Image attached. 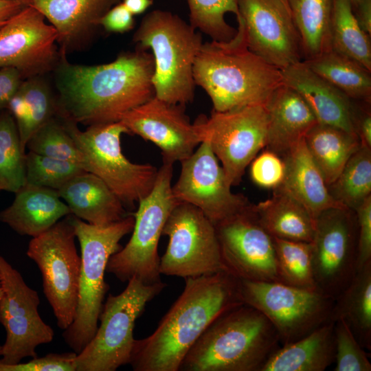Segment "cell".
Here are the masks:
<instances>
[{
    "label": "cell",
    "mask_w": 371,
    "mask_h": 371,
    "mask_svg": "<svg viewBox=\"0 0 371 371\" xmlns=\"http://www.w3.org/2000/svg\"><path fill=\"white\" fill-rule=\"evenodd\" d=\"M66 55L60 51L54 70L56 115L77 124L119 122L126 113L155 96L154 59L146 50L137 48L111 63L91 66L73 64Z\"/></svg>",
    "instance_id": "cell-1"
},
{
    "label": "cell",
    "mask_w": 371,
    "mask_h": 371,
    "mask_svg": "<svg viewBox=\"0 0 371 371\" xmlns=\"http://www.w3.org/2000/svg\"><path fill=\"white\" fill-rule=\"evenodd\" d=\"M238 278L229 272L185 278L184 289L148 337L135 339L129 364L135 371H179L208 326L243 304Z\"/></svg>",
    "instance_id": "cell-2"
},
{
    "label": "cell",
    "mask_w": 371,
    "mask_h": 371,
    "mask_svg": "<svg viewBox=\"0 0 371 371\" xmlns=\"http://www.w3.org/2000/svg\"><path fill=\"white\" fill-rule=\"evenodd\" d=\"M237 22L230 40L203 43L194 63L195 85L209 95L215 111L265 104L283 85L281 69L248 48L243 23Z\"/></svg>",
    "instance_id": "cell-3"
},
{
    "label": "cell",
    "mask_w": 371,
    "mask_h": 371,
    "mask_svg": "<svg viewBox=\"0 0 371 371\" xmlns=\"http://www.w3.org/2000/svg\"><path fill=\"white\" fill-rule=\"evenodd\" d=\"M280 344L267 318L243 303L208 326L184 357L179 370L261 371Z\"/></svg>",
    "instance_id": "cell-4"
},
{
    "label": "cell",
    "mask_w": 371,
    "mask_h": 371,
    "mask_svg": "<svg viewBox=\"0 0 371 371\" xmlns=\"http://www.w3.org/2000/svg\"><path fill=\"white\" fill-rule=\"evenodd\" d=\"M133 40L137 48L152 52L155 96L183 106L192 102L193 67L203 44L200 33L178 15L155 10L144 16Z\"/></svg>",
    "instance_id": "cell-5"
},
{
    "label": "cell",
    "mask_w": 371,
    "mask_h": 371,
    "mask_svg": "<svg viewBox=\"0 0 371 371\" xmlns=\"http://www.w3.org/2000/svg\"><path fill=\"white\" fill-rule=\"evenodd\" d=\"M81 249V268L75 317L63 333L69 347L78 354L94 336L104 299L109 289L104 273L110 257L122 246L121 239L132 232L134 216L128 214L107 225L88 223L71 214Z\"/></svg>",
    "instance_id": "cell-6"
},
{
    "label": "cell",
    "mask_w": 371,
    "mask_h": 371,
    "mask_svg": "<svg viewBox=\"0 0 371 371\" xmlns=\"http://www.w3.org/2000/svg\"><path fill=\"white\" fill-rule=\"evenodd\" d=\"M82 155V168L101 179L124 205L147 196L153 189L158 169L135 164L122 153L121 137L129 133L120 122L100 124L80 131L76 123L57 115Z\"/></svg>",
    "instance_id": "cell-7"
},
{
    "label": "cell",
    "mask_w": 371,
    "mask_h": 371,
    "mask_svg": "<svg viewBox=\"0 0 371 371\" xmlns=\"http://www.w3.org/2000/svg\"><path fill=\"white\" fill-rule=\"evenodd\" d=\"M166 286L161 281L148 284L133 277L122 293L109 294L94 336L76 357V371H115L129 364L135 322Z\"/></svg>",
    "instance_id": "cell-8"
},
{
    "label": "cell",
    "mask_w": 371,
    "mask_h": 371,
    "mask_svg": "<svg viewBox=\"0 0 371 371\" xmlns=\"http://www.w3.org/2000/svg\"><path fill=\"white\" fill-rule=\"evenodd\" d=\"M173 164L163 163L150 193L138 201L132 235L113 254L106 271L121 282L135 277L148 284L161 282L158 245L166 221L178 201L172 192Z\"/></svg>",
    "instance_id": "cell-9"
},
{
    "label": "cell",
    "mask_w": 371,
    "mask_h": 371,
    "mask_svg": "<svg viewBox=\"0 0 371 371\" xmlns=\"http://www.w3.org/2000/svg\"><path fill=\"white\" fill-rule=\"evenodd\" d=\"M238 289L243 302L259 311L271 322L282 346L332 320L335 300L317 289L241 279H238Z\"/></svg>",
    "instance_id": "cell-10"
},
{
    "label": "cell",
    "mask_w": 371,
    "mask_h": 371,
    "mask_svg": "<svg viewBox=\"0 0 371 371\" xmlns=\"http://www.w3.org/2000/svg\"><path fill=\"white\" fill-rule=\"evenodd\" d=\"M75 238L71 214L32 238L27 250L41 272L44 294L62 330L72 323L78 303L81 257Z\"/></svg>",
    "instance_id": "cell-11"
},
{
    "label": "cell",
    "mask_w": 371,
    "mask_h": 371,
    "mask_svg": "<svg viewBox=\"0 0 371 371\" xmlns=\"http://www.w3.org/2000/svg\"><path fill=\"white\" fill-rule=\"evenodd\" d=\"M162 235L169 240L160 258L161 275L185 279L229 273L223 259L215 225L196 207L178 202Z\"/></svg>",
    "instance_id": "cell-12"
},
{
    "label": "cell",
    "mask_w": 371,
    "mask_h": 371,
    "mask_svg": "<svg viewBox=\"0 0 371 371\" xmlns=\"http://www.w3.org/2000/svg\"><path fill=\"white\" fill-rule=\"evenodd\" d=\"M201 142L207 141L229 184L238 185L247 166L267 145L268 115L265 104L213 111L194 123Z\"/></svg>",
    "instance_id": "cell-13"
},
{
    "label": "cell",
    "mask_w": 371,
    "mask_h": 371,
    "mask_svg": "<svg viewBox=\"0 0 371 371\" xmlns=\"http://www.w3.org/2000/svg\"><path fill=\"white\" fill-rule=\"evenodd\" d=\"M0 277V323L6 333L0 363L15 364L25 357H36V347L52 341L54 332L39 315L38 293L1 255Z\"/></svg>",
    "instance_id": "cell-14"
},
{
    "label": "cell",
    "mask_w": 371,
    "mask_h": 371,
    "mask_svg": "<svg viewBox=\"0 0 371 371\" xmlns=\"http://www.w3.org/2000/svg\"><path fill=\"white\" fill-rule=\"evenodd\" d=\"M356 216L346 208H332L315 219L312 266L317 290L336 300L357 273Z\"/></svg>",
    "instance_id": "cell-15"
},
{
    "label": "cell",
    "mask_w": 371,
    "mask_h": 371,
    "mask_svg": "<svg viewBox=\"0 0 371 371\" xmlns=\"http://www.w3.org/2000/svg\"><path fill=\"white\" fill-rule=\"evenodd\" d=\"M181 163L180 175L172 186L174 197L178 202L196 207L214 225L251 205L246 196L232 192L208 142H201Z\"/></svg>",
    "instance_id": "cell-16"
},
{
    "label": "cell",
    "mask_w": 371,
    "mask_h": 371,
    "mask_svg": "<svg viewBox=\"0 0 371 371\" xmlns=\"http://www.w3.org/2000/svg\"><path fill=\"white\" fill-rule=\"evenodd\" d=\"M223 261L238 279L280 282L273 237L251 204L215 225Z\"/></svg>",
    "instance_id": "cell-17"
},
{
    "label": "cell",
    "mask_w": 371,
    "mask_h": 371,
    "mask_svg": "<svg viewBox=\"0 0 371 371\" xmlns=\"http://www.w3.org/2000/svg\"><path fill=\"white\" fill-rule=\"evenodd\" d=\"M32 5L25 7L0 29V68L12 67L23 78L43 76L57 66V32Z\"/></svg>",
    "instance_id": "cell-18"
},
{
    "label": "cell",
    "mask_w": 371,
    "mask_h": 371,
    "mask_svg": "<svg viewBox=\"0 0 371 371\" xmlns=\"http://www.w3.org/2000/svg\"><path fill=\"white\" fill-rule=\"evenodd\" d=\"M238 12L252 52L280 69L303 60L300 35L280 0H238Z\"/></svg>",
    "instance_id": "cell-19"
},
{
    "label": "cell",
    "mask_w": 371,
    "mask_h": 371,
    "mask_svg": "<svg viewBox=\"0 0 371 371\" xmlns=\"http://www.w3.org/2000/svg\"><path fill=\"white\" fill-rule=\"evenodd\" d=\"M120 122L129 133L156 144L161 149L163 163L182 161L201 143L183 106L168 103L155 96L126 113Z\"/></svg>",
    "instance_id": "cell-20"
},
{
    "label": "cell",
    "mask_w": 371,
    "mask_h": 371,
    "mask_svg": "<svg viewBox=\"0 0 371 371\" xmlns=\"http://www.w3.org/2000/svg\"><path fill=\"white\" fill-rule=\"evenodd\" d=\"M281 73L283 85L304 99L318 123L357 135L355 109L351 99L313 71L303 60L281 69Z\"/></svg>",
    "instance_id": "cell-21"
},
{
    "label": "cell",
    "mask_w": 371,
    "mask_h": 371,
    "mask_svg": "<svg viewBox=\"0 0 371 371\" xmlns=\"http://www.w3.org/2000/svg\"><path fill=\"white\" fill-rule=\"evenodd\" d=\"M122 0H33L57 32L60 50L79 49L92 37L100 19Z\"/></svg>",
    "instance_id": "cell-22"
},
{
    "label": "cell",
    "mask_w": 371,
    "mask_h": 371,
    "mask_svg": "<svg viewBox=\"0 0 371 371\" xmlns=\"http://www.w3.org/2000/svg\"><path fill=\"white\" fill-rule=\"evenodd\" d=\"M71 214L57 190L25 183L0 212V221L21 236L34 238Z\"/></svg>",
    "instance_id": "cell-23"
},
{
    "label": "cell",
    "mask_w": 371,
    "mask_h": 371,
    "mask_svg": "<svg viewBox=\"0 0 371 371\" xmlns=\"http://www.w3.org/2000/svg\"><path fill=\"white\" fill-rule=\"evenodd\" d=\"M265 107L268 115L266 147L280 157L318 123L304 99L284 85L273 92Z\"/></svg>",
    "instance_id": "cell-24"
},
{
    "label": "cell",
    "mask_w": 371,
    "mask_h": 371,
    "mask_svg": "<svg viewBox=\"0 0 371 371\" xmlns=\"http://www.w3.org/2000/svg\"><path fill=\"white\" fill-rule=\"evenodd\" d=\"M281 157L284 162L285 172L278 188L301 203L315 220L327 210L346 208L331 196L320 170L306 146L304 138Z\"/></svg>",
    "instance_id": "cell-25"
},
{
    "label": "cell",
    "mask_w": 371,
    "mask_h": 371,
    "mask_svg": "<svg viewBox=\"0 0 371 371\" xmlns=\"http://www.w3.org/2000/svg\"><path fill=\"white\" fill-rule=\"evenodd\" d=\"M57 191L71 214L88 223L107 225L128 215L116 194L91 172L76 175Z\"/></svg>",
    "instance_id": "cell-26"
},
{
    "label": "cell",
    "mask_w": 371,
    "mask_h": 371,
    "mask_svg": "<svg viewBox=\"0 0 371 371\" xmlns=\"http://www.w3.org/2000/svg\"><path fill=\"white\" fill-rule=\"evenodd\" d=\"M335 321L330 320L307 335L280 346L261 371H324L335 361Z\"/></svg>",
    "instance_id": "cell-27"
},
{
    "label": "cell",
    "mask_w": 371,
    "mask_h": 371,
    "mask_svg": "<svg viewBox=\"0 0 371 371\" xmlns=\"http://www.w3.org/2000/svg\"><path fill=\"white\" fill-rule=\"evenodd\" d=\"M254 210L262 227L272 237L313 241L315 220L301 203L282 189H273L272 196L254 205Z\"/></svg>",
    "instance_id": "cell-28"
},
{
    "label": "cell",
    "mask_w": 371,
    "mask_h": 371,
    "mask_svg": "<svg viewBox=\"0 0 371 371\" xmlns=\"http://www.w3.org/2000/svg\"><path fill=\"white\" fill-rule=\"evenodd\" d=\"M23 150L30 138L57 114V100L42 76L25 78L9 102Z\"/></svg>",
    "instance_id": "cell-29"
},
{
    "label": "cell",
    "mask_w": 371,
    "mask_h": 371,
    "mask_svg": "<svg viewBox=\"0 0 371 371\" xmlns=\"http://www.w3.org/2000/svg\"><path fill=\"white\" fill-rule=\"evenodd\" d=\"M304 142L328 187L361 146L357 135L320 123H317L307 132Z\"/></svg>",
    "instance_id": "cell-30"
},
{
    "label": "cell",
    "mask_w": 371,
    "mask_h": 371,
    "mask_svg": "<svg viewBox=\"0 0 371 371\" xmlns=\"http://www.w3.org/2000/svg\"><path fill=\"white\" fill-rule=\"evenodd\" d=\"M331 319H342L359 344L371 350V262L359 269L335 300Z\"/></svg>",
    "instance_id": "cell-31"
},
{
    "label": "cell",
    "mask_w": 371,
    "mask_h": 371,
    "mask_svg": "<svg viewBox=\"0 0 371 371\" xmlns=\"http://www.w3.org/2000/svg\"><path fill=\"white\" fill-rule=\"evenodd\" d=\"M303 61L350 99L370 102L371 71L356 60L330 48Z\"/></svg>",
    "instance_id": "cell-32"
},
{
    "label": "cell",
    "mask_w": 371,
    "mask_h": 371,
    "mask_svg": "<svg viewBox=\"0 0 371 371\" xmlns=\"http://www.w3.org/2000/svg\"><path fill=\"white\" fill-rule=\"evenodd\" d=\"M300 35L303 60L312 58L330 47L333 0H287Z\"/></svg>",
    "instance_id": "cell-33"
},
{
    "label": "cell",
    "mask_w": 371,
    "mask_h": 371,
    "mask_svg": "<svg viewBox=\"0 0 371 371\" xmlns=\"http://www.w3.org/2000/svg\"><path fill=\"white\" fill-rule=\"evenodd\" d=\"M330 47L371 71L370 36L359 26L350 0H333Z\"/></svg>",
    "instance_id": "cell-34"
},
{
    "label": "cell",
    "mask_w": 371,
    "mask_h": 371,
    "mask_svg": "<svg viewBox=\"0 0 371 371\" xmlns=\"http://www.w3.org/2000/svg\"><path fill=\"white\" fill-rule=\"evenodd\" d=\"M328 189L336 201L355 212L371 196V148L361 145Z\"/></svg>",
    "instance_id": "cell-35"
},
{
    "label": "cell",
    "mask_w": 371,
    "mask_h": 371,
    "mask_svg": "<svg viewBox=\"0 0 371 371\" xmlns=\"http://www.w3.org/2000/svg\"><path fill=\"white\" fill-rule=\"evenodd\" d=\"M25 152L8 109L0 112V192H16L26 183Z\"/></svg>",
    "instance_id": "cell-36"
},
{
    "label": "cell",
    "mask_w": 371,
    "mask_h": 371,
    "mask_svg": "<svg viewBox=\"0 0 371 371\" xmlns=\"http://www.w3.org/2000/svg\"><path fill=\"white\" fill-rule=\"evenodd\" d=\"M273 238L280 282L317 289L312 266V243Z\"/></svg>",
    "instance_id": "cell-37"
},
{
    "label": "cell",
    "mask_w": 371,
    "mask_h": 371,
    "mask_svg": "<svg viewBox=\"0 0 371 371\" xmlns=\"http://www.w3.org/2000/svg\"><path fill=\"white\" fill-rule=\"evenodd\" d=\"M190 24L209 36L212 41H227L236 30L225 21L228 12L239 17L238 0H186Z\"/></svg>",
    "instance_id": "cell-38"
},
{
    "label": "cell",
    "mask_w": 371,
    "mask_h": 371,
    "mask_svg": "<svg viewBox=\"0 0 371 371\" xmlns=\"http://www.w3.org/2000/svg\"><path fill=\"white\" fill-rule=\"evenodd\" d=\"M26 148L36 154L71 161L82 168L81 153L57 115L34 133Z\"/></svg>",
    "instance_id": "cell-39"
},
{
    "label": "cell",
    "mask_w": 371,
    "mask_h": 371,
    "mask_svg": "<svg viewBox=\"0 0 371 371\" xmlns=\"http://www.w3.org/2000/svg\"><path fill=\"white\" fill-rule=\"evenodd\" d=\"M26 183L58 190L69 179L84 170L79 165L61 159L25 153Z\"/></svg>",
    "instance_id": "cell-40"
},
{
    "label": "cell",
    "mask_w": 371,
    "mask_h": 371,
    "mask_svg": "<svg viewBox=\"0 0 371 371\" xmlns=\"http://www.w3.org/2000/svg\"><path fill=\"white\" fill-rule=\"evenodd\" d=\"M335 371H370L368 355L342 319L335 321Z\"/></svg>",
    "instance_id": "cell-41"
},
{
    "label": "cell",
    "mask_w": 371,
    "mask_h": 371,
    "mask_svg": "<svg viewBox=\"0 0 371 371\" xmlns=\"http://www.w3.org/2000/svg\"><path fill=\"white\" fill-rule=\"evenodd\" d=\"M251 163L250 176L256 185L273 190L281 185L285 165L280 155L267 149Z\"/></svg>",
    "instance_id": "cell-42"
},
{
    "label": "cell",
    "mask_w": 371,
    "mask_h": 371,
    "mask_svg": "<svg viewBox=\"0 0 371 371\" xmlns=\"http://www.w3.org/2000/svg\"><path fill=\"white\" fill-rule=\"evenodd\" d=\"M74 351L65 353H49L42 357H34L27 363L5 364L0 363V371H76Z\"/></svg>",
    "instance_id": "cell-43"
},
{
    "label": "cell",
    "mask_w": 371,
    "mask_h": 371,
    "mask_svg": "<svg viewBox=\"0 0 371 371\" xmlns=\"http://www.w3.org/2000/svg\"><path fill=\"white\" fill-rule=\"evenodd\" d=\"M356 216L357 271L371 262V196L354 212Z\"/></svg>",
    "instance_id": "cell-44"
},
{
    "label": "cell",
    "mask_w": 371,
    "mask_h": 371,
    "mask_svg": "<svg viewBox=\"0 0 371 371\" xmlns=\"http://www.w3.org/2000/svg\"><path fill=\"white\" fill-rule=\"evenodd\" d=\"M100 25L109 32L124 33L134 27V15L121 1L104 14L99 21Z\"/></svg>",
    "instance_id": "cell-45"
},
{
    "label": "cell",
    "mask_w": 371,
    "mask_h": 371,
    "mask_svg": "<svg viewBox=\"0 0 371 371\" xmlns=\"http://www.w3.org/2000/svg\"><path fill=\"white\" fill-rule=\"evenodd\" d=\"M24 80L21 73L14 67L0 68V112L8 109Z\"/></svg>",
    "instance_id": "cell-46"
},
{
    "label": "cell",
    "mask_w": 371,
    "mask_h": 371,
    "mask_svg": "<svg viewBox=\"0 0 371 371\" xmlns=\"http://www.w3.org/2000/svg\"><path fill=\"white\" fill-rule=\"evenodd\" d=\"M354 125L361 146L371 148V115L366 111L357 115L355 109Z\"/></svg>",
    "instance_id": "cell-47"
},
{
    "label": "cell",
    "mask_w": 371,
    "mask_h": 371,
    "mask_svg": "<svg viewBox=\"0 0 371 371\" xmlns=\"http://www.w3.org/2000/svg\"><path fill=\"white\" fill-rule=\"evenodd\" d=\"M352 10L361 28L370 36L371 0L361 1L357 5L352 8Z\"/></svg>",
    "instance_id": "cell-48"
},
{
    "label": "cell",
    "mask_w": 371,
    "mask_h": 371,
    "mask_svg": "<svg viewBox=\"0 0 371 371\" xmlns=\"http://www.w3.org/2000/svg\"><path fill=\"white\" fill-rule=\"evenodd\" d=\"M25 7L18 2L0 0V29Z\"/></svg>",
    "instance_id": "cell-49"
},
{
    "label": "cell",
    "mask_w": 371,
    "mask_h": 371,
    "mask_svg": "<svg viewBox=\"0 0 371 371\" xmlns=\"http://www.w3.org/2000/svg\"><path fill=\"white\" fill-rule=\"evenodd\" d=\"M125 7L133 14L144 13L153 3V0H122Z\"/></svg>",
    "instance_id": "cell-50"
},
{
    "label": "cell",
    "mask_w": 371,
    "mask_h": 371,
    "mask_svg": "<svg viewBox=\"0 0 371 371\" xmlns=\"http://www.w3.org/2000/svg\"><path fill=\"white\" fill-rule=\"evenodd\" d=\"M20 3L25 6L31 5L33 0H6Z\"/></svg>",
    "instance_id": "cell-51"
},
{
    "label": "cell",
    "mask_w": 371,
    "mask_h": 371,
    "mask_svg": "<svg viewBox=\"0 0 371 371\" xmlns=\"http://www.w3.org/2000/svg\"><path fill=\"white\" fill-rule=\"evenodd\" d=\"M363 0H350L352 7H355L356 5H357L359 2H361Z\"/></svg>",
    "instance_id": "cell-52"
},
{
    "label": "cell",
    "mask_w": 371,
    "mask_h": 371,
    "mask_svg": "<svg viewBox=\"0 0 371 371\" xmlns=\"http://www.w3.org/2000/svg\"><path fill=\"white\" fill-rule=\"evenodd\" d=\"M285 5L286 7L289 10V4H288V1L287 0H280ZM290 11V10H289Z\"/></svg>",
    "instance_id": "cell-53"
},
{
    "label": "cell",
    "mask_w": 371,
    "mask_h": 371,
    "mask_svg": "<svg viewBox=\"0 0 371 371\" xmlns=\"http://www.w3.org/2000/svg\"><path fill=\"white\" fill-rule=\"evenodd\" d=\"M2 293H3V289H2L1 277H0V298H1V295H2Z\"/></svg>",
    "instance_id": "cell-54"
},
{
    "label": "cell",
    "mask_w": 371,
    "mask_h": 371,
    "mask_svg": "<svg viewBox=\"0 0 371 371\" xmlns=\"http://www.w3.org/2000/svg\"><path fill=\"white\" fill-rule=\"evenodd\" d=\"M1 348H2V346L0 345V356H1Z\"/></svg>",
    "instance_id": "cell-55"
}]
</instances>
